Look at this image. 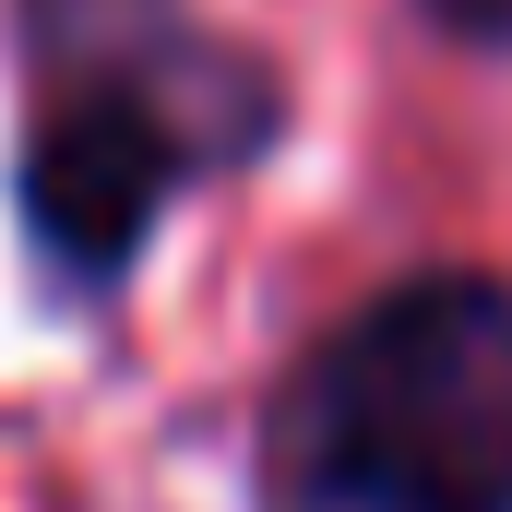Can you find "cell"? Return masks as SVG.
<instances>
[{"label": "cell", "mask_w": 512, "mask_h": 512, "mask_svg": "<svg viewBox=\"0 0 512 512\" xmlns=\"http://www.w3.org/2000/svg\"><path fill=\"white\" fill-rule=\"evenodd\" d=\"M262 512H512V286L417 274L334 322L274 405Z\"/></svg>", "instance_id": "cell-1"}, {"label": "cell", "mask_w": 512, "mask_h": 512, "mask_svg": "<svg viewBox=\"0 0 512 512\" xmlns=\"http://www.w3.org/2000/svg\"><path fill=\"white\" fill-rule=\"evenodd\" d=\"M215 143H251V120L179 96V72H155V60H108L24 143V227L48 239L60 274H120L155 239L179 167L215 155Z\"/></svg>", "instance_id": "cell-2"}, {"label": "cell", "mask_w": 512, "mask_h": 512, "mask_svg": "<svg viewBox=\"0 0 512 512\" xmlns=\"http://www.w3.org/2000/svg\"><path fill=\"white\" fill-rule=\"evenodd\" d=\"M429 24H453V36H512V0H417Z\"/></svg>", "instance_id": "cell-3"}]
</instances>
